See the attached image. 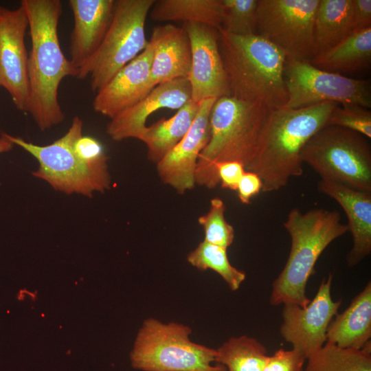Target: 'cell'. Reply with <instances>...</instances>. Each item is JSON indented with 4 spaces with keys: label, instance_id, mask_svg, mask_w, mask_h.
Segmentation results:
<instances>
[{
    "label": "cell",
    "instance_id": "6da1fadb",
    "mask_svg": "<svg viewBox=\"0 0 371 371\" xmlns=\"http://www.w3.org/2000/svg\"><path fill=\"white\" fill-rule=\"evenodd\" d=\"M32 49L28 56L30 95L27 112L42 131L60 124L65 114L58 102V87L78 70L62 52L58 34L62 13L60 0H22Z\"/></svg>",
    "mask_w": 371,
    "mask_h": 371
},
{
    "label": "cell",
    "instance_id": "7a4b0ae2",
    "mask_svg": "<svg viewBox=\"0 0 371 371\" xmlns=\"http://www.w3.org/2000/svg\"><path fill=\"white\" fill-rule=\"evenodd\" d=\"M337 104L328 102L299 109L270 110L255 156L245 168L260 178L262 192L277 191L291 178L302 175V150L326 125Z\"/></svg>",
    "mask_w": 371,
    "mask_h": 371
},
{
    "label": "cell",
    "instance_id": "3957f363",
    "mask_svg": "<svg viewBox=\"0 0 371 371\" xmlns=\"http://www.w3.org/2000/svg\"><path fill=\"white\" fill-rule=\"evenodd\" d=\"M218 47L229 95L262 104L269 110L284 107V54L258 34L238 36L218 29Z\"/></svg>",
    "mask_w": 371,
    "mask_h": 371
},
{
    "label": "cell",
    "instance_id": "277c9868",
    "mask_svg": "<svg viewBox=\"0 0 371 371\" xmlns=\"http://www.w3.org/2000/svg\"><path fill=\"white\" fill-rule=\"evenodd\" d=\"M291 238L286 262L272 284L271 305L294 304L305 307L311 301L306 294L315 265L326 248L348 232L337 210L322 208L302 212L293 208L283 223Z\"/></svg>",
    "mask_w": 371,
    "mask_h": 371
},
{
    "label": "cell",
    "instance_id": "5b68a950",
    "mask_svg": "<svg viewBox=\"0 0 371 371\" xmlns=\"http://www.w3.org/2000/svg\"><path fill=\"white\" fill-rule=\"evenodd\" d=\"M269 111L262 104L231 95L218 98L210 113V139L197 160L196 185L216 187L219 163L236 161L245 168L255 156Z\"/></svg>",
    "mask_w": 371,
    "mask_h": 371
},
{
    "label": "cell",
    "instance_id": "8992f818",
    "mask_svg": "<svg viewBox=\"0 0 371 371\" xmlns=\"http://www.w3.org/2000/svg\"><path fill=\"white\" fill-rule=\"evenodd\" d=\"M82 125L81 118L74 117L67 132L45 146L5 133L1 135L38 161L39 166L32 172L34 177L45 181L57 191L91 197L95 192H104L110 188L111 177L107 161L87 162L76 153L74 145L82 135Z\"/></svg>",
    "mask_w": 371,
    "mask_h": 371
},
{
    "label": "cell",
    "instance_id": "52a82bcc",
    "mask_svg": "<svg viewBox=\"0 0 371 371\" xmlns=\"http://www.w3.org/2000/svg\"><path fill=\"white\" fill-rule=\"evenodd\" d=\"M191 328L148 318L139 329L130 359L142 371H227L216 362L217 350L192 341Z\"/></svg>",
    "mask_w": 371,
    "mask_h": 371
},
{
    "label": "cell",
    "instance_id": "ba28073f",
    "mask_svg": "<svg viewBox=\"0 0 371 371\" xmlns=\"http://www.w3.org/2000/svg\"><path fill=\"white\" fill-rule=\"evenodd\" d=\"M301 159L321 180L371 192V148L363 135L325 126L304 146Z\"/></svg>",
    "mask_w": 371,
    "mask_h": 371
},
{
    "label": "cell",
    "instance_id": "9c48e42d",
    "mask_svg": "<svg viewBox=\"0 0 371 371\" xmlns=\"http://www.w3.org/2000/svg\"><path fill=\"white\" fill-rule=\"evenodd\" d=\"M155 0H117L112 20L100 47L78 69L76 78L90 77L93 93L98 92L148 45L145 23Z\"/></svg>",
    "mask_w": 371,
    "mask_h": 371
},
{
    "label": "cell",
    "instance_id": "30bf717a",
    "mask_svg": "<svg viewBox=\"0 0 371 371\" xmlns=\"http://www.w3.org/2000/svg\"><path fill=\"white\" fill-rule=\"evenodd\" d=\"M319 0H258L256 34L286 56L310 62L315 56L313 27Z\"/></svg>",
    "mask_w": 371,
    "mask_h": 371
},
{
    "label": "cell",
    "instance_id": "8fae6325",
    "mask_svg": "<svg viewBox=\"0 0 371 371\" xmlns=\"http://www.w3.org/2000/svg\"><path fill=\"white\" fill-rule=\"evenodd\" d=\"M284 80L288 95L285 108L299 109L328 102L371 107L370 80L323 71L310 62L290 59L285 62Z\"/></svg>",
    "mask_w": 371,
    "mask_h": 371
},
{
    "label": "cell",
    "instance_id": "7c38bea8",
    "mask_svg": "<svg viewBox=\"0 0 371 371\" xmlns=\"http://www.w3.org/2000/svg\"><path fill=\"white\" fill-rule=\"evenodd\" d=\"M333 276L330 273L322 280L305 307L284 304L280 334L306 359L326 343L328 328L341 304V300L334 301L331 297Z\"/></svg>",
    "mask_w": 371,
    "mask_h": 371
},
{
    "label": "cell",
    "instance_id": "4fadbf2b",
    "mask_svg": "<svg viewBox=\"0 0 371 371\" xmlns=\"http://www.w3.org/2000/svg\"><path fill=\"white\" fill-rule=\"evenodd\" d=\"M28 19L23 7L0 5V87L10 94L16 108L27 112L30 88L28 54L25 37Z\"/></svg>",
    "mask_w": 371,
    "mask_h": 371
},
{
    "label": "cell",
    "instance_id": "5bb4252c",
    "mask_svg": "<svg viewBox=\"0 0 371 371\" xmlns=\"http://www.w3.org/2000/svg\"><path fill=\"white\" fill-rule=\"evenodd\" d=\"M192 51L188 78L192 100L199 103L208 98L229 95L227 75L218 47V30L196 23H184Z\"/></svg>",
    "mask_w": 371,
    "mask_h": 371
},
{
    "label": "cell",
    "instance_id": "9a60e30c",
    "mask_svg": "<svg viewBox=\"0 0 371 371\" xmlns=\"http://www.w3.org/2000/svg\"><path fill=\"white\" fill-rule=\"evenodd\" d=\"M208 98L199 102L196 116L183 138L156 165L161 181L179 194L192 190L199 155L210 139V117L216 100Z\"/></svg>",
    "mask_w": 371,
    "mask_h": 371
},
{
    "label": "cell",
    "instance_id": "2e32d148",
    "mask_svg": "<svg viewBox=\"0 0 371 371\" xmlns=\"http://www.w3.org/2000/svg\"><path fill=\"white\" fill-rule=\"evenodd\" d=\"M191 100L188 78L159 84L139 102L111 119L106 133L117 142L129 138L141 141L150 115L160 109H179Z\"/></svg>",
    "mask_w": 371,
    "mask_h": 371
},
{
    "label": "cell",
    "instance_id": "e0dca14e",
    "mask_svg": "<svg viewBox=\"0 0 371 371\" xmlns=\"http://www.w3.org/2000/svg\"><path fill=\"white\" fill-rule=\"evenodd\" d=\"M152 58L153 49L148 42L143 52L96 93L94 111L111 120L146 97L155 87L150 77Z\"/></svg>",
    "mask_w": 371,
    "mask_h": 371
},
{
    "label": "cell",
    "instance_id": "ac0fdd59",
    "mask_svg": "<svg viewBox=\"0 0 371 371\" xmlns=\"http://www.w3.org/2000/svg\"><path fill=\"white\" fill-rule=\"evenodd\" d=\"M74 28L70 36V61L78 69L95 54L109 29L115 0H69Z\"/></svg>",
    "mask_w": 371,
    "mask_h": 371
},
{
    "label": "cell",
    "instance_id": "d6986e66",
    "mask_svg": "<svg viewBox=\"0 0 371 371\" xmlns=\"http://www.w3.org/2000/svg\"><path fill=\"white\" fill-rule=\"evenodd\" d=\"M318 190L336 201L348 218L352 247L346 256L347 264L353 267L371 252V192L324 180Z\"/></svg>",
    "mask_w": 371,
    "mask_h": 371
},
{
    "label": "cell",
    "instance_id": "ffe728a7",
    "mask_svg": "<svg viewBox=\"0 0 371 371\" xmlns=\"http://www.w3.org/2000/svg\"><path fill=\"white\" fill-rule=\"evenodd\" d=\"M153 49L150 77L153 85L177 78H188L192 51L187 32L168 23L155 26L148 41Z\"/></svg>",
    "mask_w": 371,
    "mask_h": 371
},
{
    "label": "cell",
    "instance_id": "44dd1931",
    "mask_svg": "<svg viewBox=\"0 0 371 371\" xmlns=\"http://www.w3.org/2000/svg\"><path fill=\"white\" fill-rule=\"evenodd\" d=\"M370 337L371 283L369 281L348 307L333 317L328 328L326 341L341 348L362 349L370 344Z\"/></svg>",
    "mask_w": 371,
    "mask_h": 371
},
{
    "label": "cell",
    "instance_id": "7402d4cb",
    "mask_svg": "<svg viewBox=\"0 0 371 371\" xmlns=\"http://www.w3.org/2000/svg\"><path fill=\"white\" fill-rule=\"evenodd\" d=\"M310 63L321 70L343 76L368 70L371 64V27L352 32L333 47L316 54Z\"/></svg>",
    "mask_w": 371,
    "mask_h": 371
},
{
    "label": "cell",
    "instance_id": "603a6c76",
    "mask_svg": "<svg viewBox=\"0 0 371 371\" xmlns=\"http://www.w3.org/2000/svg\"><path fill=\"white\" fill-rule=\"evenodd\" d=\"M199 103L188 101L172 117L161 118L146 126L142 138L147 158L157 164L183 138L196 116Z\"/></svg>",
    "mask_w": 371,
    "mask_h": 371
},
{
    "label": "cell",
    "instance_id": "cb8c5ba5",
    "mask_svg": "<svg viewBox=\"0 0 371 371\" xmlns=\"http://www.w3.org/2000/svg\"><path fill=\"white\" fill-rule=\"evenodd\" d=\"M352 0H319L313 27L315 55L330 49L352 32Z\"/></svg>",
    "mask_w": 371,
    "mask_h": 371
},
{
    "label": "cell",
    "instance_id": "d4e9b609",
    "mask_svg": "<svg viewBox=\"0 0 371 371\" xmlns=\"http://www.w3.org/2000/svg\"><path fill=\"white\" fill-rule=\"evenodd\" d=\"M150 18L157 22L196 23L215 29L221 27V0H159L150 11Z\"/></svg>",
    "mask_w": 371,
    "mask_h": 371
},
{
    "label": "cell",
    "instance_id": "484cf974",
    "mask_svg": "<svg viewBox=\"0 0 371 371\" xmlns=\"http://www.w3.org/2000/svg\"><path fill=\"white\" fill-rule=\"evenodd\" d=\"M306 360L303 371H371V344L354 349L326 341Z\"/></svg>",
    "mask_w": 371,
    "mask_h": 371
},
{
    "label": "cell",
    "instance_id": "4316f807",
    "mask_svg": "<svg viewBox=\"0 0 371 371\" xmlns=\"http://www.w3.org/2000/svg\"><path fill=\"white\" fill-rule=\"evenodd\" d=\"M217 352L216 363L227 371H262L268 357L265 346L247 335L229 338Z\"/></svg>",
    "mask_w": 371,
    "mask_h": 371
},
{
    "label": "cell",
    "instance_id": "83f0119b",
    "mask_svg": "<svg viewBox=\"0 0 371 371\" xmlns=\"http://www.w3.org/2000/svg\"><path fill=\"white\" fill-rule=\"evenodd\" d=\"M187 260L192 266L201 271L211 269L216 272L233 291L240 288L246 278L244 271L231 265L226 248L205 240L201 242L188 254Z\"/></svg>",
    "mask_w": 371,
    "mask_h": 371
},
{
    "label": "cell",
    "instance_id": "f1b7e54d",
    "mask_svg": "<svg viewBox=\"0 0 371 371\" xmlns=\"http://www.w3.org/2000/svg\"><path fill=\"white\" fill-rule=\"evenodd\" d=\"M221 29L227 33L247 36L256 34L258 0H221Z\"/></svg>",
    "mask_w": 371,
    "mask_h": 371
},
{
    "label": "cell",
    "instance_id": "f546056e",
    "mask_svg": "<svg viewBox=\"0 0 371 371\" xmlns=\"http://www.w3.org/2000/svg\"><path fill=\"white\" fill-rule=\"evenodd\" d=\"M225 205L218 197L210 201L207 213L199 216L198 222L204 230L205 241L227 249L234 239V229L225 219Z\"/></svg>",
    "mask_w": 371,
    "mask_h": 371
},
{
    "label": "cell",
    "instance_id": "4dcf8cb0",
    "mask_svg": "<svg viewBox=\"0 0 371 371\" xmlns=\"http://www.w3.org/2000/svg\"><path fill=\"white\" fill-rule=\"evenodd\" d=\"M326 126L347 128L370 139L371 111L356 104H339L330 113Z\"/></svg>",
    "mask_w": 371,
    "mask_h": 371
},
{
    "label": "cell",
    "instance_id": "1f68e13d",
    "mask_svg": "<svg viewBox=\"0 0 371 371\" xmlns=\"http://www.w3.org/2000/svg\"><path fill=\"white\" fill-rule=\"evenodd\" d=\"M306 357L298 351L280 348L268 356L262 371H303Z\"/></svg>",
    "mask_w": 371,
    "mask_h": 371
},
{
    "label": "cell",
    "instance_id": "d6a6232c",
    "mask_svg": "<svg viewBox=\"0 0 371 371\" xmlns=\"http://www.w3.org/2000/svg\"><path fill=\"white\" fill-rule=\"evenodd\" d=\"M74 149L77 155L85 161L97 163L108 161L102 145L93 137L82 135L76 140Z\"/></svg>",
    "mask_w": 371,
    "mask_h": 371
},
{
    "label": "cell",
    "instance_id": "836d02e7",
    "mask_svg": "<svg viewBox=\"0 0 371 371\" xmlns=\"http://www.w3.org/2000/svg\"><path fill=\"white\" fill-rule=\"evenodd\" d=\"M216 168L221 187L236 191L239 181L245 172V166L238 161H229L219 163Z\"/></svg>",
    "mask_w": 371,
    "mask_h": 371
},
{
    "label": "cell",
    "instance_id": "e575fe53",
    "mask_svg": "<svg viewBox=\"0 0 371 371\" xmlns=\"http://www.w3.org/2000/svg\"><path fill=\"white\" fill-rule=\"evenodd\" d=\"M260 178L254 172L245 170L237 188L238 196L243 204H249L254 196L262 191Z\"/></svg>",
    "mask_w": 371,
    "mask_h": 371
},
{
    "label": "cell",
    "instance_id": "d590c367",
    "mask_svg": "<svg viewBox=\"0 0 371 371\" xmlns=\"http://www.w3.org/2000/svg\"><path fill=\"white\" fill-rule=\"evenodd\" d=\"M351 21L353 32L371 27V0H352Z\"/></svg>",
    "mask_w": 371,
    "mask_h": 371
},
{
    "label": "cell",
    "instance_id": "8d00e7d4",
    "mask_svg": "<svg viewBox=\"0 0 371 371\" xmlns=\"http://www.w3.org/2000/svg\"><path fill=\"white\" fill-rule=\"evenodd\" d=\"M14 144L3 135L0 137V154L9 152L12 149Z\"/></svg>",
    "mask_w": 371,
    "mask_h": 371
}]
</instances>
